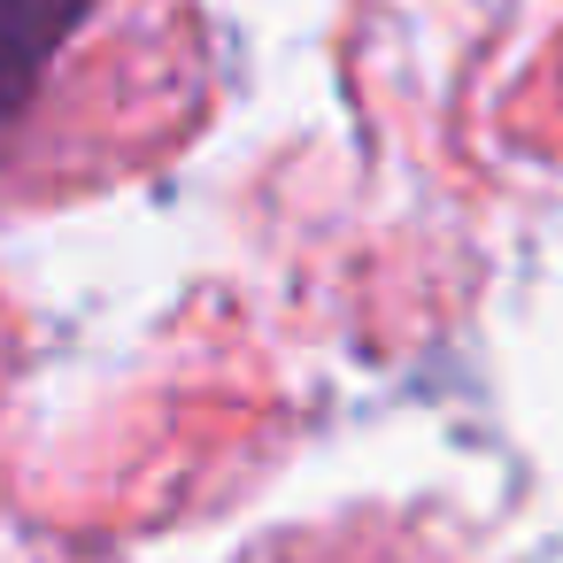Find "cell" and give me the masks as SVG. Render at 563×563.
Listing matches in <instances>:
<instances>
[{
    "label": "cell",
    "instance_id": "6da1fadb",
    "mask_svg": "<svg viewBox=\"0 0 563 563\" xmlns=\"http://www.w3.org/2000/svg\"><path fill=\"white\" fill-rule=\"evenodd\" d=\"M217 117L194 0H0V209H70L178 163Z\"/></svg>",
    "mask_w": 563,
    "mask_h": 563
}]
</instances>
